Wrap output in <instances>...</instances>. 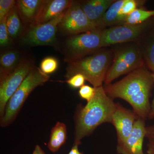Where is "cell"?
I'll return each mask as SVG.
<instances>
[{"instance_id":"6da1fadb","label":"cell","mask_w":154,"mask_h":154,"mask_svg":"<svg viewBox=\"0 0 154 154\" xmlns=\"http://www.w3.org/2000/svg\"><path fill=\"white\" fill-rule=\"evenodd\" d=\"M153 84L152 73L143 66L119 82L106 85L104 89L112 99L119 98L128 102L136 115L145 120L150 110L149 97Z\"/></svg>"},{"instance_id":"7a4b0ae2","label":"cell","mask_w":154,"mask_h":154,"mask_svg":"<svg viewBox=\"0 0 154 154\" xmlns=\"http://www.w3.org/2000/svg\"><path fill=\"white\" fill-rule=\"evenodd\" d=\"M93 99L81 108L75 125L74 143L81 144L83 138L91 135L100 125L111 123L116 107L113 99L107 96L103 86L96 88Z\"/></svg>"},{"instance_id":"3957f363","label":"cell","mask_w":154,"mask_h":154,"mask_svg":"<svg viewBox=\"0 0 154 154\" xmlns=\"http://www.w3.org/2000/svg\"><path fill=\"white\" fill-rule=\"evenodd\" d=\"M111 59V51L104 49L70 62L67 66L66 78L68 79L74 75L81 74L94 88L102 86L110 67Z\"/></svg>"},{"instance_id":"277c9868","label":"cell","mask_w":154,"mask_h":154,"mask_svg":"<svg viewBox=\"0 0 154 154\" xmlns=\"http://www.w3.org/2000/svg\"><path fill=\"white\" fill-rule=\"evenodd\" d=\"M49 78V75L43 73L39 68L33 67L8 101L4 115L1 119V126L5 127L11 124L30 93L36 87L47 82Z\"/></svg>"},{"instance_id":"5b68a950","label":"cell","mask_w":154,"mask_h":154,"mask_svg":"<svg viewBox=\"0 0 154 154\" xmlns=\"http://www.w3.org/2000/svg\"><path fill=\"white\" fill-rule=\"evenodd\" d=\"M143 57L142 50L137 45H128L117 50L105 77L106 85L118 77L144 66Z\"/></svg>"},{"instance_id":"8992f818","label":"cell","mask_w":154,"mask_h":154,"mask_svg":"<svg viewBox=\"0 0 154 154\" xmlns=\"http://www.w3.org/2000/svg\"><path fill=\"white\" fill-rule=\"evenodd\" d=\"M102 30L98 28L69 38L66 43V60H78L99 51L102 48Z\"/></svg>"},{"instance_id":"52a82bcc","label":"cell","mask_w":154,"mask_h":154,"mask_svg":"<svg viewBox=\"0 0 154 154\" xmlns=\"http://www.w3.org/2000/svg\"><path fill=\"white\" fill-rule=\"evenodd\" d=\"M33 67L31 62L25 59L20 62L13 71L1 78L0 82V115L5 113L6 105L11 96L28 76Z\"/></svg>"},{"instance_id":"ba28073f","label":"cell","mask_w":154,"mask_h":154,"mask_svg":"<svg viewBox=\"0 0 154 154\" xmlns=\"http://www.w3.org/2000/svg\"><path fill=\"white\" fill-rule=\"evenodd\" d=\"M146 22L136 25H118L105 28L101 32V47L133 41L139 38L148 27Z\"/></svg>"},{"instance_id":"9c48e42d","label":"cell","mask_w":154,"mask_h":154,"mask_svg":"<svg viewBox=\"0 0 154 154\" xmlns=\"http://www.w3.org/2000/svg\"><path fill=\"white\" fill-rule=\"evenodd\" d=\"M59 26L64 33L73 35L98 29L84 13L80 2L74 1L66 11L63 19Z\"/></svg>"},{"instance_id":"30bf717a","label":"cell","mask_w":154,"mask_h":154,"mask_svg":"<svg viewBox=\"0 0 154 154\" xmlns=\"http://www.w3.org/2000/svg\"><path fill=\"white\" fill-rule=\"evenodd\" d=\"M65 12L46 23L30 27L23 37V42L31 46L49 45L53 43L56 40L58 26L63 19Z\"/></svg>"},{"instance_id":"8fae6325","label":"cell","mask_w":154,"mask_h":154,"mask_svg":"<svg viewBox=\"0 0 154 154\" xmlns=\"http://www.w3.org/2000/svg\"><path fill=\"white\" fill-rule=\"evenodd\" d=\"M138 117L133 111L128 110L118 103H116L111 123L117 133L118 144L125 142L131 133Z\"/></svg>"},{"instance_id":"7c38bea8","label":"cell","mask_w":154,"mask_h":154,"mask_svg":"<svg viewBox=\"0 0 154 154\" xmlns=\"http://www.w3.org/2000/svg\"><path fill=\"white\" fill-rule=\"evenodd\" d=\"M145 120L140 118L135 122L131 133L125 142L117 145V151L119 154H144L143 140L146 137Z\"/></svg>"},{"instance_id":"4fadbf2b","label":"cell","mask_w":154,"mask_h":154,"mask_svg":"<svg viewBox=\"0 0 154 154\" xmlns=\"http://www.w3.org/2000/svg\"><path fill=\"white\" fill-rule=\"evenodd\" d=\"M73 2L69 0L44 1L34 26L46 23L58 17L69 8Z\"/></svg>"},{"instance_id":"5bb4252c","label":"cell","mask_w":154,"mask_h":154,"mask_svg":"<svg viewBox=\"0 0 154 154\" xmlns=\"http://www.w3.org/2000/svg\"><path fill=\"white\" fill-rule=\"evenodd\" d=\"M115 1L88 0L80 2V4L82 9L88 19L98 28L99 22L105 12Z\"/></svg>"},{"instance_id":"9a60e30c","label":"cell","mask_w":154,"mask_h":154,"mask_svg":"<svg viewBox=\"0 0 154 154\" xmlns=\"http://www.w3.org/2000/svg\"><path fill=\"white\" fill-rule=\"evenodd\" d=\"M44 2L42 0H19L16 6L22 22L30 27L34 26L36 18Z\"/></svg>"},{"instance_id":"2e32d148","label":"cell","mask_w":154,"mask_h":154,"mask_svg":"<svg viewBox=\"0 0 154 154\" xmlns=\"http://www.w3.org/2000/svg\"><path fill=\"white\" fill-rule=\"evenodd\" d=\"M125 1H115L111 5L100 20L98 26L99 29L103 30L111 26L121 25L126 17L120 15L119 12Z\"/></svg>"},{"instance_id":"e0dca14e","label":"cell","mask_w":154,"mask_h":154,"mask_svg":"<svg viewBox=\"0 0 154 154\" xmlns=\"http://www.w3.org/2000/svg\"><path fill=\"white\" fill-rule=\"evenodd\" d=\"M66 139V125L64 123L58 122L51 129L48 144V148L52 152H56L65 143Z\"/></svg>"},{"instance_id":"ac0fdd59","label":"cell","mask_w":154,"mask_h":154,"mask_svg":"<svg viewBox=\"0 0 154 154\" xmlns=\"http://www.w3.org/2000/svg\"><path fill=\"white\" fill-rule=\"evenodd\" d=\"M20 54L16 51H9L2 54L0 57L1 78L8 74L19 65Z\"/></svg>"},{"instance_id":"d6986e66","label":"cell","mask_w":154,"mask_h":154,"mask_svg":"<svg viewBox=\"0 0 154 154\" xmlns=\"http://www.w3.org/2000/svg\"><path fill=\"white\" fill-rule=\"evenodd\" d=\"M22 21L16 5L9 13L6 19L7 29L11 38H17L21 33Z\"/></svg>"},{"instance_id":"ffe728a7","label":"cell","mask_w":154,"mask_h":154,"mask_svg":"<svg viewBox=\"0 0 154 154\" xmlns=\"http://www.w3.org/2000/svg\"><path fill=\"white\" fill-rule=\"evenodd\" d=\"M154 17V10L147 11L137 8L126 16L120 25H136L142 24Z\"/></svg>"},{"instance_id":"44dd1931","label":"cell","mask_w":154,"mask_h":154,"mask_svg":"<svg viewBox=\"0 0 154 154\" xmlns=\"http://www.w3.org/2000/svg\"><path fill=\"white\" fill-rule=\"evenodd\" d=\"M142 51L148 67L154 74V30L149 35Z\"/></svg>"},{"instance_id":"7402d4cb","label":"cell","mask_w":154,"mask_h":154,"mask_svg":"<svg viewBox=\"0 0 154 154\" xmlns=\"http://www.w3.org/2000/svg\"><path fill=\"white\" fill-rule=\"evenodd\" d=\"M58 60L53 57H47L42 61L40 69L42 71L48 75L54 72L58 67Z\"/></svg>"},{"instance_id":"603a6c76","label":"cell","mask_w":154,"mask_h":154,"mask_svg":"<svg viewBox=\"0 0 154 154\" xmlns=\"http://www.w3.org/2000/svg\"><path fill=\"white\" fill-rule=\"evenodd\" d=\"M145 2L146 1H144L126 0L120 10L119 14L120 15L126 17L137 9L139 6L143 5Z\"/></svg>"},{"instance_id":"cb8c5ba5","label":"cell","mask_w":154,"mask_h":154,"mask_svg":"<svg viewBox=\"0 0 154 154\" xmlns=\"http://www.w3.org/2000/svg\"><path fill=\"white\" fill-rule=\"evenodd\" d=\"M17 1L14 0L0 1V21L8 17L9 13L16 5Z\"/></svg>"},{"instance_id":"d4e9b609","label":"cell","mask_w":154,"mask_h":154,"mask_svg":"<svg viewBox=\"0 0 154 154\" xmlns=\"http://www.w3.org/2000/svg\"><path fill=\"white\" fill-rule=\"evenodd\" d=\"M7 17L0 21V45L1 46H6L10 43L11 38L8 32L6 25Z\"/></svg>"},{"instance_id":"484cf974","label":"cell","mask_w":154,"mask_h":154,"mask_svg":"<svg viewBox=\"0 0 154 154\" xmlns=\"http://www.w3.org/2000/svg\"><path fill=\"white\" fill-rule=\"evenodd\" d=\"M96 92V88L88 85H84L80 88L79 95L81 98L85 99L87 102H90L93 99Z\"/></svg>"},{"instance_id":"4316f807","label":"cell","mask_w":154,"mask_h":154,"mask_svg":"<svg viewBox=\"0 0 154 154\" xmlns=\"http://www.w3.org/2000/svg\"><path fill=\"white\" fill-rule=\"evenodd\" d=\"M86 79L81 74H77L68 79L67 80L65 81L72 88H81L85 85Z\"/></svg>"},{"instance_id":"83f0119b","label":"cell","mask_w":154,"mask_h":154,"mask_svg":"<svg viewBox=\"0 0 154 154\" xmlns=\"http://www.w3.org/2000/svg\"><path fill=\"white\" fill-rule=\"evenodd\" d=\"M146 137L149 141L154 143V125L146 127Z\"/></svg>"},{"instance_id":"f1b7e54d","label":"cell","mask_w":154,"mask_h":154,"mask_svg":"<svg viewBox=\"0 0 154 154\" xmlns=\"http://www.w3.org/2000/svg\"><path fill=\"white\" fill-rule=\"evenodd\" d=\"M79 144L74 143L73 146L68 154H83L79 151Z\"/></svg>"},{"instance_id":"f546056e","label":"cell","mask_w":154,"mask_h":154,"mask_svg":"<svg viewBox=\"0 0 154 154\" xmlns=\"http://www.w3.org/2000/svg\"><path fill=\"white\" fill-rule=\"evenodd\" d=\"M154 85V74L152 73ZM148 118L150 119H152L154 118V96L151 105L150 110L149 113Z\"/></svg>"},{"instance_id":"4dcf8cb0","label":"cell","mask_w":154,"mask_h":154,"mask_svg":"<svg viewBox=\"0 0 154 154\" xmlns=\"http://www.w3.org/2000/svg\"><path fill=\"white\" fill-rule=\"evenodd\" d=\"M148 149L147 152L148 154H154V143L149 141L147 144Z\"/></svg>"},{"instance_id":"1f68e13d","label":"cell","mask_w":154,"mask_h":154,"mask_svg":"<svg viewBox=\"0 0 154 154\" xmlns=\"http://www.w3.org/2000/svg\"><path fill=\"white\" fill-rule=\"evenodd\" d=\"M33 154H45V153L40 146L36 145L33 151Z\"/></svg>"}]
</instances>
